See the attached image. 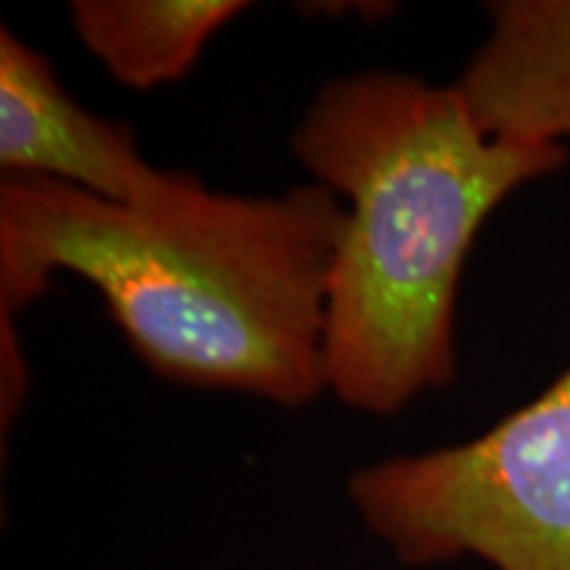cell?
Here are the masks:
<instances>
[{"label":"cell","mask_w":570,"mask_h":570,"mask_svg":"<svg viewBox=\"0 0 570 570\" xmlns=\"http://www.w3.org/2000/svg\"><path fill=\"white\" fill-rule=\"evenodd\" d=\"M346 206L323 185L214 194L185 175L156 204L42 177L0 183V320L56 273L88 281L154 373L302 407L325 389V306Z\"/></svg>","instance_id":"1"},{"label":"cell","mask_w":570,"mask_h":570,"mask_svg":"<svg viewBox=\"0 0 570 570\" xmlns=\"http://www.w3.org/2000/svg\"><path fill=\"white\" fill-rule=\"evenodd\" d=\"M291 146L317 185L346 198L325 306V389L394 415L452 383L454 306L483 219L552 175L566 146L491 138L458 85L365 71L333 80Z\"/></svg>","instance_id":"2"},{"label":"cell","mask_w":570,"mask_h":570,"mask_svg":"<svg viewBox=\"0 0 570 570\" xmlns=\"http://www.w3.org/2000/svg\"><path fill=\"white\" fill-rule=\"evenodd\" d=\"M346 494L407 568L479 558L494 570H570V367L465 444L360 468Z\"/></svg>","instance_id":"3"},{"label":"cell","mask_w":570,"mask_h":570,"mask_svg":"<svg viewBox=\"0 0 570 570\" xmlns=\"http://www.w3.org/2000/svg\"><path fill=\"white\" fill-rule=\"evenodd\" d=\"M0 167L132 206L156 204L183 177L142 159L130 127L82 109L51 61L9 30L0 32Z\"/></svg>","instance_id":"4"},{"label":"cell","mask_w":570,"mask_h":570,"mask_svg":"<svg viewBox=\"0 0 570 570\" xmlns=\"http://www.w3.org/2000/svg\"><path fill=\"white\" fill-rule=\"evenodd\" d=\"M489 40L460 80L491 138L562 146L570 138V0H502Z\"/></svg>","instance_id":"5"},{"label":"cell","mask_w":570,"mask_h":570,"mask_svg":"<svg viewBox=\"0 0 570 570\" xmlns=\"http://www.w3.org/2000/svg\"><path fill=\"white\" fill-rule=\"evenodd\" d=\"M246 9L240 0H77L69 11L114 80L151 90L188 75L214 32Z\"/></svg>","instance_id":"6"}]
</instances>
